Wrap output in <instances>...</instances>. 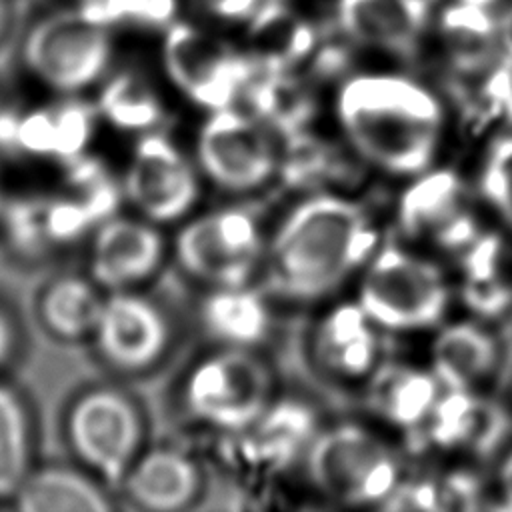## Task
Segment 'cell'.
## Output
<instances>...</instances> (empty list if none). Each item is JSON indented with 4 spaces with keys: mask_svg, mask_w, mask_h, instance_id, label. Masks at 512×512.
<instances>
[{
    "mask_svg": "<svg viewBox=\"0 0 512 512\" xmlns=\"http://www.w3.org/2000/svg\"><path fill=\"white\" fill-rule=\"evenodd\" d=\"M264 252L258 220L240 208H218L188 220L174 242L180 268L210 288L248 284Z\"/></svg>",
    "mask_w": 512,
    "mask_h": 512,
    "instance_id": "obj_8",
    "label": "cell"
},
{
    "mask_svg": "<svg viewBox=\"0 0 512 512\" xmlns=\"http://www.w3.org/2000/svg\"><path fill=\"white\" fill-rule=\"evenodd\" d=\"M2 202H4V196H2V190H0V206H2Z\"/></svg>",
    "mask_w": 512,
    "mask_h": 512,
    "instance_id": "obj_42",
    "label": "cell"
},
{
    "mask_svg": "<svg viewBox=\"0 0 512 512\" xmlns=\"http://www.w3.org/2000/svg\"><path fill=\"white\" fill-rule=\"evenodd\" d=\"M440 392L442 384L432 370L404 364L378 366L368 378V402L374 414L404 430L426 422Z\"/></svg>",
    "mask_w": 512,
    "mask_h": 512,
    "instance_id": "obj_22",
    "label": "cell"
},
{
    "mask_svg": "<svg viewBox=\"0 0 512 512\" xmlns=\"http://www.w3.org/2000/svg\"><path fill=\"white\" fill-rule=\"evenodd\" d=\"M440 36L452 66L480 72L492 64L500 46V18L488 6L456 0L440 12Z\"/></svg>",
    "mask_w": 512,
    "mask_h": 512,
    "instance_id": "obj_25",
    "label": "cell"
},
{
    "mask_svg": "<svg viewBox=\"0 0 512 512\" xmlns=\"http://www.w3.org/2000/svg\"><path fill=\"white\" fill-rule=\"evenodd\" d=\"M28 0H0V52L8 48L22 26V18L26 16Z\"/></svg>",
    "mask_w": 512,
    "mask_h": 512,
    "instance_id": "obj_37",
    "label": "cell"
},
{
    "mask_svg": "<svg viewBox=\"0 0 512 512\" xmlns=\"http://www.w3.org/2000/svg\"><path fill=\"white\" fill-rule=\"evenodd\" d=\"M82 12L104 26L140 24L164 28L172 24L178 0H80Z\"/></svg>",
    "mask_w": 512,
    "mask_h": 512,
    "instance_id": "obj_32",
    "label": "cell"
},
{
    "mask_svg": "<svg viewBox=\"0 0 512 512\" xmlns=\"http://www.w3.org/2000/svg\"><path fill=\"white\" fill-rule=\"evenodd\" d=\"M96 222L86 206L68 190L46 196V232L54 248L70 246L92 234Z\"/></svg>",
    "mask_w": 512,
    "mask_h": 512,
    "instance_id": "obj_33",
    "label": "cell"
},
{
    "mask_svg": "<svg viewBox=\"0 0 512 512\" xmlns=\"http://www.w3.org/2000/svg\"><path fill=\"white\" fill-rule=\"evenodd\" d=\"M500 346L480 322L462 320L444 326L432 342V374L442 388L478 390L496 370Z\"/></svg>",
    "mask_w": 512,
    "mask_h": 512,
    "instance_id": "obj_20",
    "label": "cell"
},
{
    "mask_svg": "<svg viewBox=\"0 0 512 512\" xmlns=\"http://www.w3.org/2000/svg\"><path fill=\"white\" fill-rule=\"evenodd\" d=\"M500 46L504 56L512 58V10L500 20Z\"/></svg>",
    "mask_w": 512,
    "mask_h": 512,
    "instance_id": "obj_40",
    "label": "cell"
},
{
    "mask_svg": "<svg viewBox=\"0 0 512 512\" xmlns=\"http://www.w3.org/2000/svg\"><path fill=\"white\" fill-rule=\"evenodd\" d=\"M498 490L508 508H512V448L504 454L498 466Z\"/></svg>",
    "mask_w": 512,
    "mask_h": 512,
    "instance_id": "obj_39",
    "label": "cell"
},
{
    "mask_svg": "<svg viewBox=\"0 0 512 512\" xmlns=\"http://www.w3.org/2000/svg\"><path fill=\"white\" fill-rule=\"evenodd\" d=\"M200 2H202V4H206V2H210V0H200Z\"/></svg>",
    "mask_w": 512,
    "mask_h": 512,
    "instance_id": "obj_43",
    "label": "cell"
},
{
    "mask_svg": "<svg viewBox=\"0 0 512 512\" xmlns=\"http://www.w3.org/2000/svg\"><path fill=\"white\" fill-rule=\"evenodd\" d=\"M200 172L228 192L262 188L278 170L280 152L274 130L254 112L218 108L204 120L196 140Z\"/></svg>",
    "mask_w": 512,
    "mask_h": 512,
    "instance_id": "obj_9",
    "label": "cell"
},
{
    "mask_svg": "<svg viewBox=\"0 0 512 512\" xmlns=\"http://www.w3.org/2000/svg\"><path fill=\"white\" fill-rule=\"evenodd\" d=\"M358 304L380 330H426L444 318L450 286L430 258L400 246H384L362 266Z\"/></svg>",
    "mask_w": 512,
    "mask_h": 512,
    "instance_id": "obj_5",
    "label": "cell"
},
{
    "mask_svg": "<svg viewBox=\"0 0 512 512\" xmlns=\"http://www.w3.org/2000/svg\"><path fill=\"white\" fill-rule=\"evenodd\" d=\"M22 72L56 96H80L100 84L112 62L110 28L80 4L30 14L16 36Z\"/></svg>",
    "mask_w": 512,
    "mask_h": 512,
    "instance_id": "obj_4",
    "label": "cell"
},
{
    "mask_svg": "<svg viewBox=\"0 0 512 512\" xmlns=\"http://www.w3.org/2000/svg\"><path fill=\"white\" fill-rule=\"evenodd\" d=\"M38 418L28 394L0 374V506L12 504L38 462Z\"/></svg>",
    "mask_w": 512,
    "mask_h": 512,
    "instance_id": "obj_21",
    "label": "cell"
},
{
    "mask_svg": "<svg viewBox=\"0 0 512 512\" xmlns=\"http://www.w3.org/2000/svg\"><path fill=\"white\" fill-rule=\"evenodd\" d=\"M164 256L158 224L116 214L92 230L86 272L104 292L138 290L160 270Z\"/></svg>",
    "mask_w": 512,
    "mask_h": 512,
    "instance_id": "obj_14",
    "label": "cell"
},
{
    "mask_svg": "<svg viewBox=\"0 0 512 512\" xmlns=\"http://www.w3.org/2000/svg\"><path fill=\"white\" fill-rule=\"evenodd\" d=\"M106 292L88 272H58L48 276L34 294V318L54 342H88L102 312Z\"/></svg>",
    "mask_w": 512,
    "mask_h": 512,
    "instance_id": "obj_18",
    "label": "cell"
},
{
    "mask_svg": "<svg viewBox=\"0 0 512 512\" xmlns=\"http://www.w3.org/2000/svg\"><path fill=\"white\" fill-rule=\"evenodd\" d=\"M46 196L26 192L0 206V238L20 260H40L54 250L46 232Z\"/></svg>",
    "mask_w": 512,
    "mask_h": 512,
    "instance_id": "obj_30",
    "label": "cell"
},
{
    "mask_svg": "<svg viewBox=\"0 0 512 512\" xmlns=\"http://www.w3.org/2000/svg\"><path fill=\"white\" fill-rule=\"evenodd\" d=\"M398 222L408 238L446 250H464L478 238L466 188L452 170L428 168L412 176L398 204Z\"/></svg>",
    "mask_w": 512,
    "mask_h": 512,
    "instance_id": "obj_13",
    "label": "cell"
},
{
    "mask_svg": "<svg viewBox=\"0 0 512 512\" xmlns=\"http://www.w3.org/2000/svg\"><path fill=\"white\" fill-rule=\"evenodd\" d=\"M430 4L428 0H340L338 22L342 34L356 44L412 58L418 52Z\"/></svg>",
    "mask_w": 512,
    "mask_h": 512,
    "instance_id": "obj_17",
    "label": "cell"
},
{
    "mask_svg": "<svg viewBox=\"0 0 512 512\" xmlns=\"http://www.w3.org/2000/svg\"><path fill=\"white\" fill-rule=\"evenodd\" d=\"M112 490L68 462H36L12 506L22 512H104L114 508Z\"/></svg>",
    "mask_w": 512,
    "mask_h": 512,
    "instance_id": "obj_19",
    "label": "cell"
},
{
    "mask_svg": "<svg viewBox=\"0 0 512 512\" xmlns=\"http://www.w3.org/2000/svg\"><path fill=\"white\" fill-rule=\"evenodd\" d=\"M462 2H470V4H478V6H488V8H492L498 0H462Z\"/></svg>",
    "mask_w": 512,
    "mask_h": 512,
    "instance_id": "obj_41",
    "label": "cell"
},
{
    "mask_svg": "<svg viewBox=\"0 0 512 512\" xmlns=\"http://www.w3.org/2000/svg\"><path fill=\"white\" fill-rule=\"evenodd\" d=\"M18 156L52 160L54 156V116L52 104L22 108L18 126Z\"/></svg>",
    "mask_w": 512,
    "mask_h": 512,
    "instance_id": "obj_35",
    "label": "cell"
},
{
    "mask_svg": "<svg viewBox=\"0 0 512 512\" xmlns=\"http://www.w3.org/2000/svg\"><path fill=\"white\" fill-rule=\"evenodd\" d=\"M22 352V330L12 310L0 302V374Z\"/></svg>",
    "mask_w": 512,
    "mask_h": 512,
    "instance_id": "obj_36",
    "label": "cell"
},
{
    "mask_svg": "<svg viewBox=\"0 0 512 512\" xmlns=\"http://www.w3.org/2000/svg\"><path fill=\"white\" fill-rule=\"evenodd\" d=\"M120 182L138 216L158 226L186 218L200 196L194 164L156 130L140 134Z\"/></svg>",
    "mask_w": 512,
    "mask_h": 512,
    "instance_id": "obj_12",
    "label": "cell"
},
{
    "mask_svg": "<svg viewBox=\"0 0 512 512\" xmlns=\"http://www.w3.org/2000/svg\"><path fill=\"white\" fill-rule=\"evenodd\" d=\"M54 116V156L52 162L64 164L80 154L90 152V142L98 126L94 102L80 96H58L52 104Z\"/></svg>",
    "mask_w": 512,
    "mask_h": 512,
    "instance_id": "obj_31",
    "label": "cell"
},
{
    "mask_svg": "<svg viewBox=\"0 0 512 512\" xmlns=\"http://www.w3.org/2000/svg\"><path fill=\"white\" fill-rule=\"evenodd\" d=\"M58 434L68 458L118 490L124 474L146 448V414L140 402L114 382H90L64 402Z\"/></svg>",
    "mask_w": 512,
    "mask_h": 512,
    "instance_id": "obj_3",
    "label": "cell"
},
{
    "mask_svg": "<svg viewBox=\"0 0 512 512\" xmlns=\"http://www.w3.org/2000/svg\"><path fill=\"white\" fill-rule=\"evenodd\" d=\"M22 108L0 102V154L18 156V126Z\"/></svg>",
    "mask_w": 512,
    "mask_h": 512,
    "instance_id": "obj_38",
    "label": "cell"
},
{
    "mask_svg": "<svg viewBox=\"0 0 512 512\" xmlns=\"http://www.w3.org/2000/svg\"><path fill=\"white\" fill-rule=\"evenodd\" d=\"M248 42L256 68L288 70L314 52L318 30L298 18L282 0H272L250 18Z\"/></svg>",
    "mask_w": 512,
    "mask_h": 512,
    "instance_id": "obj_24",
    "label": "cell"
},
{
    "mask_svg": "<svg viewBox=\"0 0 512 512\" xmlns=\"http://www.w3.org/2000/svg\"><path fill=\"white\" fill-rule=\"evenodd\" d=\"M182 400L198 422L242 432L272 406L274 374L252 348L220 346L192 366Z\"/></svg>",
    "mask_w": 512,
    "mask_h": 512,
    "instance_id": "obj_7",
    "label": "cell"
},
{
    "mask_svg": "<svg viewBox=\"0 0 512 512\" xmlns=\"http://www.w3.org/2000/svg\"><path fill=\"white\" fill-rule=\"evenodd\" d=\"M428 2H434V0H428Z\"/></svg>",
    "mask_w": 512,
    "mask_h": 512,
    "instance_id": "obj_44",
    "label": "cell"
},
{
    "mask_svg": "<svg viewBox=\"0 0 512 512\" xmlns=\"http://www.w3.org/2000/svg\"><path fill=\"white\" fill-rule=\"evenodd\" d=\"M480 190L494 212L512 230V136L500 138L484 160Z\"/></svg>",
    "mask_w": 512,
    "mask_h": 512,
    "instance_id": "obj_34",
    "label": "cell"
},
{
    "mask_svg": "<svg viewBox=\"0 0 512 512\" xmlns=\"http://www.w3.org/2000/svg\"><path fill=\"white\" fill-rule=\"evenodd\" d=\"M464 296L480 314H496L510 300V286L500 272L504 248L496 238H476L464 250Z\"/></svg>",
    "mask_w": 512,
    "mask_h": 512,
    "instance_id": "obj_29",
    "label": "cell"
},
{
    "mask_svg": "<svg viewBox=\"0 0 512 512\" xmlns=\"http://www.w3.org/2000/svg\"><path fill=\"white\" fill-rule=\"evenodd\" d=\"M118 492L140 510L178 512L194 506L204 492L200 464L170 446L144 448L124 474Z\"/></svg>",
    "mask_w": 512,
    "mask_h": 512,
    "instance_id": "obj_16",
    "label": "cell"
},
{
    "mask_svg": "<svg viewBox=\"0 0 512 512\" xmlns=\"http://www.w3.org/2000/svg\"><path fill=\"white\" fill-rule=\"evenodd\" d=\"M306 470L314 488L348 506L388 502L402 482L394 450L360 424H336L314 434Z\"/></svg>",
    "mask_w": 512,
    "mask_h": 512,
    "instance_id": "obj_6",
    "label": "cell"
},
{
    "mask_svg": "<svg viewBox=\"0 0 512 512\" xmlns=\"http://www.w3.org/2000/svg\"><path fill=\"white\" fill-rule=\"evenodd\" d=\"M162 58L174 86L208 112L234 106L256 74L250 56L190 24L168 28Z\"/></svg>",
    "mask_w": 512,
    "mask_h": 512,
    "instance_id": "obj_10",
    "label": "cell"
},
{
    "mask_svg": "<svg viewBox=\"0 0 512 512\" xmlns=\"http://www.w3.org/2000/svg\"><path fill=\"white\" fill-rule=\"evenodd\" d=\"M172 340L164 310L138 290L106 292L90 336L98 362L112 374L134 376L162 362Z\"/></svg>",
    "mask_w": 512,
    "mask_h": 512,
    "instance_id": "obj_11",
    "label": "cell"
},
{
    "mask_svg": "<svg viewBox=\"0 0 512 512\" xmlns=\"http://www.w3.org/2000/svg\"><path fill=\"white\" fill-rule=\"evenodd\" d=\"M202 322L222 346L252 348L270 324L268 306L246 284L212 288L202 304Z\"/></svg>",
    "mask_w": 512,
    "mask_h": 512,
    "instance_id": "obj_26",
    "label": "cell"
},
{
    "mask_svg": "<svg viewBox=\"0 0 512 512\" xmlns=\"http://www.w3.org/2000/svg\"><path fill=\"white\" fill-rule=\"evenodd\" d=\"M342 136L370 166L392 176H418L432 168L446 112L420 80L396 72H362L336 94Z\"/></svg>",
    "mask_w": 512,
    "mask_h": 512,
    "instance_id": "obj_1",
    "label": "cell"
},
{
    "mask_svg": "<svg viewBox=\"0 0 512 512\" xmlns=\"http://www.w3.org/2000/svg\"><path fill=\"white\" fill-rule=\"evenodd\" d=\"M378 332L380 328L358 302L332 306L312 328V362L334 380H368L380 366Z\"/></svg>",
    "mask_w": 512,
    "mask_h": 512,
    "instance_id": "obj_15",
    "label": "cell"
},
{
    "mask_svg": "<svg viewBox=\"0 0 512 512\" xmlns=\"http://www.w3.org/2000/svg\"><path fill=\"white\" fill-rule=\"evenodd\" d=\"M100 120L120 132H150L162 120V104L152 86L136 72H118L102 80L94 102Z\"/></svg>",
    "mask_w": 512,
    "mask_h": 512,
    "instance_id": "obj_27",
    "label": "cell"
},
{
    "mask_svg": "<svg viewBox=\"0 0 512 512\" xmlns=\"http://www.w3.org/2000/svg\"><path fill=\"white\" fill-rule=\"evenodd\" d=\"M246 446L262 464H286L298 450L308 448L314 438L310 416L296 404H274L246 430Z\"/></svg>",
    "mask_w": 512,
    "mask_h": 512,
    "instance_id": "obj_28",
    "label": "cell"
},
{
    "mask_svg": "<svg viewBox=\"0 0 512 512\" xmlns=\"http://www.w3.org/2000/svg\"><path fill=\"white\" fill-rule=\"evenodd\" d=\"M376 250L366 212L336 194H316L296 204L266 246L274 286L298 300L334 292Z\"/></svg>",
    "mask_w": 512,
    "mask_h": 512,
    "instance_id": "obj_2",
    "label": "cell"
},
{
    "mask_svg": "<svg viewBox=\"0 0 512 512\" xmlns=\"http://www.w3.org/2000/svg\"><path fill=\"white\" fill-rule=\"evenodd\" d=\"M422 430L438 450L476 452L492 444L498 418L478 390L442 388Z\"/></svg>",
    "mask_w": 512,
    "mask_h": 512,
    "instance_id": "obj_23",
    "label": "cell"
}]
</instances>
